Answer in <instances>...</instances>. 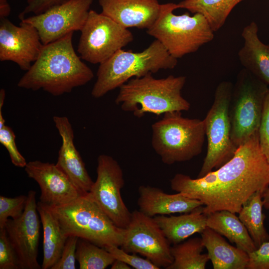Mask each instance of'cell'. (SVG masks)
<instances>
[{"mask_svg": "<svg viewBox=\"0 0 269 269\" xmlns=\"http://www.w3.org/2000/svg\"><path fill=\"white\" fill-rule=\"evenodd\" d=\"M170 186L173 190L200 201L206 215L221 210L238 214L252 195L269 187V163L261 150L258 132L216 170L195 179L177 173L170 180Z\"/></svg>", "mask_w": 269, "mask_h": 269, "instance_id": "1", "label": "cell"}, {"mask_svg": "<svg viewBox=\"0 0 269 269\" xmlns=\"http://www.w3.org/2000/svg\"><path fill=\"white\" fill-rule=\"evenodd\" d=\"M73 32L43 45L38 57L19 79L17 86L32 91L42 89L58 96L90 82L94 74L74 50Z\"/></svg>", "mask_w": 269, "mask_h": 269, "instance_id": "2", "label": "cell"}, {"mask_svg": "<svg viewBox=\"0 0 269 269\" xmlns=\"http://www.w3.org/2000/svg\"><path fill=\"white\" fill-rule=\"evenodd\" d=\"M185 76L169 75L156 79L152 74L134 78L122 85L115 100L125 112L137 118L146 113L160 116L168 112L187 111L190 104L181 95Z\"/></svg>", "mask_w": 269, "mask_h": 269, "instance_id": "3", "label": "cell"}, {"mask_svg": "<svg viewBox=\"0 0 269 269\" xmlns=\"http://www.w3.org/2000/svg\"><path fill=\"white\" fill-rule=\"evenodd\" d=\"M177 59L158 40L140 52L120 49L100 64L91 95L101 98L134 78H140L162 69H173Z\"/></svg>", "mask_w": 269, "mask_h": 269, "instance_id": "4", "label": "cell"}, {"mask_svg": "<svg viewBox=\"0 0 269 269\" xmlns=\"http://www.w3.org/2000/svg\"><path fill=\"white\" fill-rule=\"evenodd\" d=\"M177 8V4L173 2L161 4L157 19L146 31L177 59L196 52L214 37L204 16L198 13L177 15L173 11Z\"/></svg>", "mask_w": 269, "mask_h": 269, "instance_id": "5", "label": "cell"}, {"mask_svg": "<svg viewBox=\"0 0 269 269\" xmlns=\"http://www.w3.org/2000/svg\"><path fill=\"white\" fill-rule=\"evenodd\" d=\"M50 208L66 236H76L104 248L122 245L124 229L117 227L88 194Z\"/></svg>", "mask_w": 269, "mask_h": 269, "instance_id": "6", "label": "cell"}, {"mask_svg": "<svg viewBox=\"0 0 269 269\" xmlns=\"http://www.w3.org/2000/svg\"><path fill=\"white\" fill-rule=\"evenodd\" d=\"M151 144L163 163L171 165L191 160L203 147V120L182 117L181 112H168L152 125Z\"/></svg>", "mask_w": 269, "mask_h": 269, "instance_id": "7", "label": "cell"}, {"mask_svg": "<svg viewBox=\"0 0 269 269\" xmlns=\"http://www.w3.org/2000/svg\"><path fill=\"white\" fill-rule=\"evenodd\" d=\"M269 87L244 68L238 73L229 106L231 138L237 148L259 132Z\"/></svg>", "mask_w": 269, "mask_h": 269, "instance_id": "8", "label": "cell"}, {"mask_svg": "<svg viewBox=\"0 0 269 269\" xmlns=\"http://www.w3.org/2000/svg\"><path fill=\"white\" fill-rule=\"evenodd\" d=\"M233 88L230 81H222L218 85L212 105L203 120L207 149L198 178L226 163L238 148L231 138L229 106Z\"/></svg>", "mask_w": 269, "mask_h": 269, "instance_id": "9", "label": "cell"}, {"mask_svg": "<svg viewBox=\"0 0 269 269\" xmlns=\"http://www.w3.org/2000/svg\"><path fill=\"white\" fill-rule=\"evenodd\" d=\"M77 51L80 58L100 64L134 40L132 33L110 17L90 10L80 30Z\"/></svg>", "mask_w": 269, "mask_h": 269, "instance_id": "10", "label": "cell"}, {"mask_svg": "<svg viewBox=\"0 0 269 269\" xmlns=\"http://www.w3.org/2000/svg\"><path fill=\"white\" fill-rule=\"evenodd\" d=\"M124 184L123 171L117 161L110 155L100 154L97 158V178L88 195L122 229L128 226L132 214L121 195Z\"/></svg>", "mask_w": 269, "mask_h": 269, "instance_id": "11", "label": "cell"}, {"mask_svg": "<svg viewBox=\"0 0 269 269\" xmlns=\"http://www.w3.org/2000/svg\"><path fill=\"white\" fill-rule=\"evenodd\" d=\"M120 247L128 253L139 254L159 268L166 269L173 261L170 244L160 228L153 217L139 210L132 212Z\"/></svg>", "mask_w": 269, "mask_h": 269, "instance_id": "12", "label": "cell"}, {"mask_svg": "<svg viewBox=\"0 0 269 269\" xmlns=\"http://www.w3.org/2000/svg\"><path fill=\"white\" fill-rule=\"evenodd\" d=\"M93 0H68L46 11L24 18L21 21L37 29L41 42L46 45L83 27Z\"/></svg>", "mask_w": 269, "mask_h": 269, "instance_id": "13", "label": "cell"}, {"mask_svg": "<svg viewBox=\"0 0 269 269\" xmlns=\"http://www.w3.org/2000/svg\"><path fill=\"white\" fill-rule=\"evenodd\" d=\"M40 216L37 209L36 192L28 191L22 215L8 219L4 228L18 257L21 269H40L37 262L40 235Z\"/></svg>", "mask_w": 269, "mask_h": 269, "instance_id": "14", "label": "cell"}, {"mask_svg": "<svg viewBox=\"0 0 269 269\" xmlns=\"http://www.w3.org/2000/svg\"><path fill=\"white\" fill-rule=\"evenodd\" d=\"M43 46L37 29L31 24L21 21L17 26L7 18H0V61H12L26 71Z\"/></svg>", "mask_w": 269, "mask_h": 269, "instance_id": "15", "label": "cell"}, {"mask_svg": "<svg viewBox=\"0 0 269 269\" xmlns=\"http://www.w3.org/2000/svg\"><path fill=\"white\" fill-rule=\"evenodd\" d=\"M24 169L27 176L39 186V201L50 208L64 205L81 196L67 175L56 164L31 161L27 163Z\"/></svg>", "mask_w": 269, "mask_h": 269, "instance_id": "16", "label": "cell"}, {"mask_svg": "<svg viewBox=\"0 0 269 269\" xmlns=\"http://www.w3.org/2000/svg\"><path fill=\"white\" fill-rule=\"evenodd\" d=\"M53 120L62 141L56 165L67 175L81 195H86L94 182L75 147L72 125L65 116H55Z\"/></svg>", "mask_w": 269, "mask_h": 269, "instance_id": "17", "label": "cell"}, {"mask_svg": "<svg viewBox=\"0 0 269 269\" xmlns=\"http://www.w3.org/2000/svg\"><path fill=\"white\" fill-rule=\"evenodd\" d=\"M103 14L122 26L148 29L157 19L161 4L157 0H98Z\"/></svg>", "mask_w": 269, "mask_h": 269, "instance_id": "18", "label": "cell"}, {"mask_svg": "<svg viewBox=\"0 0 269 269\" xmlns=\"http://www.w3.org/2000/svg\"><path fill=\"white\" fill-rule=\"evenodd\" d=\"M138 191L139 210L151 217L189 213L203 206L200 201L189 198L180 193L167 194L159 188L149 185L140 186Z\"/></svg>", "mask_w": 269, "mask_h": 269, "instance_id": "19", "label": "cell"}, {"mask_svg": "<svg viewBox=\"0 0 269 269\" xmlns=\"http://www.w3.org/2000/svg\"><path fill=\"white\" fill-rule=\"evenodd\" d=\"M258 31V25L254 21L243 28L244 43L238 58L244 69L269 86V44L260 39Z\"/></svg>", "mask_w": 269, "mask_h": 269, "instance_id": "20", "label": "cell"}, {"mask_svg": "<svg viewBox=\"0 0 269 269\" xmlns=\"http://www.w3.org/2000/svg\"><path fill=\"white\" fill-rule=\"evenodd\" d=\"M201 234L214 269H247L248 253L231 245L222 235L208 227Z\"/></svg>", "mask_w": 269, "mask_h": 269, "instance_id": "21", "label": "cell"}, {"mask_svg": "<svg viewBox=\"0 0 269 269\" xmlns=\"http://www.w3.org/2000/svg\"><path fill=\"white\" fill-rule=\"evenodd\" d=\"M203 206L178 216L157 215L153 219L170 244L183 242L193 234L201 233L207 227V215Z\"/></svg>", "mask_w": 269, "mask_h": 269, "instance_id": "22", "label": "cell"}, {"mask_svg": "<svg viewBox=\"0 0 269 269\" xmlns=\"http://www.w3.org/2000/svg\"><path fill=\"white\" fill-rule=\"evenodd\" d=\"M37 209L42 225L43 258L41 268L51 269L60 259L67 238L51 208L41 202Z\"/></svg>", "mask_w": 269, "mask_h": 269, "instance_id": "23", "label": "cell"}, {"mask_svg": "<svg viewBox=\"0 0 269 269\" xmlns=\"http://www.w3.org/2000/svg\"><path fill=\"white\" fill-rule=\"evenodd\" d=\"M206 224L207 227L248 254L257 249L247 229L235 213L228 210L211 213L207 215Z\"/></svg>", "mask_w": 269, "mask_h": 269, "instance_id": "24", "label": "cell"}, {"mask_svg": "<svg viewBox=\"0 0 269 269\" xmlns=\"http://www.w3.org/2000/svg\"><path fill=\"white\" fill-rule=\"evenodd\" d=\"M243 0H184L178 8H185L193 13L202 14L213 30L218 31L224 24L233 8Z\"/></svg>", "mask_w": 269, "mask_h": 269, "instance_id": "25", "label": "cell"}, {"mask_svg": "<svg viewBox=\"0 0 269 269\" xmlns=\"http://www.w3.org/2000/svg\"><path fill=\"white\" fill-rule=\"evenodd\" d=\"M261 192L255 193L243 205L238 217L247 229L257 248L269 241V234L264 226L265 215Z\"/></svg>", "mask_w": 269, "mask_h": 269, "instance_id": "26", "label": "cell"}, {"mask_svg": "<svg viewBox=\"0 0 269 269\" xmlns=\"http://www.w3.org/2000/svg\"><path fill=\"white\" fill-rule=\"evenodd\" d=\"M201 238H194L171 247L173 261L166 269H205L209 261Z\"/></svg>", "mask_w": 269, "mask_h": 269, "instance_id": "27", "label": "cell"}, {"mask_svg": "<svg viewBox=\"0 0 269 269\" xmlns=\"http://www.w3.org/2000/svg\"><path fill=\"white\" fill-rule=\"evenodd\" d=\"M76 259L80 269H105L115 260L105 248L80 238L77 244Z\"/></svg>", "mask_w": 269, "mask_h": 269, "instance_id": "28", "label": "cell"}, {"mask_svg": "<svg viewBox=\"0 0 269 269\" xmlns=\"http://www.w3.org/2000/svg\"><path fill=\"white\" fill-rule=\"evenodd\" d=\"M27 195H20L13 198L0 196V229L4 228L6 221L10 217L19 218L23 213Z\"/></svg>", "mask_w": 269, "mask_h": 269, "instance_id": "29", "label": "cell"}, {"mask_svg": "<svg viewBox=\"0 0 269 269\" xmlns=\"http://www.w3.org/2000/svg\"><path fill=\"white\" fill-rule=\"evenodd\" d=\"M119 247L111 246L106 247L105 249L111 253L115 260H119L126 263L132 268L135 269H160L146 258H141L136 254L128 253Z\"/></svg>", "mask_w": 269, "mask_h": 269, "instance_id": "30", "label": "cell"}, {"mask_svg": "<svg viewBox=\"0 0 269 269\" xmlns=\"http://www.w3.org/2000/svg\"><path fill=\"white\" fill-rule=\"evenodd\" d=\"M16 253L4 228L0 229V269H20Z\"/></svg>", "mask_w": 269, "mask_h": 269, "instance_id": "31", "label": "cell"}, {"mask_svg": "<svg viewBox=\"0 0 269 269\" xmlns=\"http://www.w3.org/2000/svg\"><path fill=\"white\" fill-rule=\"evenodd\" d=\"M0 142L7 149L12 163L18 167H25L27 162L17 149L15 135L11 128L5 125L0 129Z\"/></svg>", "mask_w": 269, "mask_h": 269, "instance_id": "32", "label": "cell"}, {"mask_svg": "<svg viewBox=\"0 0 269 269\" xmlns=\"http://www.w3.org/2000/svg\"><path fill=\"white\" fill-rule=\"evenodd\" d=\"M79 238L67 237L60 259L51 269H75L76 251Z\"/></svg>", "mask_w": 269, "mask_h": 269, "instance_id": "33", "label": "cell"}, {"mask_svg": "<svg viewBox=\"0 0 269 269\" xmlns=\"http://www.w3.org/2000/svg\"><path fill=\"white\" fill-rule=\"evenodd\" d=\"M258 134L261 150L269 163V87Z\"/></svg>", "mask_w": 269, "mask_h": 269, "instance_id": "34", "label": "cell"}, {"mask_svg": "<svg viewBox=\"0 0 269 269\" xmlns=\"http://www.w3.org/2000/svg\"><path fill=\"white\" fill-rule=\"evenodd\" d=\"M248 255L247 269H269V241L263 243Z\"/></svg>", "mask_w": 269, "mask_h": 269, "instance_id": "35", "label": "cell"}, {"mask_svg": "<svg viewBox=\"0 0 269 269\" xmlns=\"http://www.w3.org/2000/svg\"><path fill=\"white\" fill-rule=\"evenodd\" d=\"M68 0H27V5L18 15L21 20L29 13L37 15L42 13L49 9L60 5Z\"/></svg>", "mask_w": 269, "mask_h": 269, "instance_id": "36", "label": "cell"}, {"mask_svg": "<svg viewBox=\"0 0 269 269\" xmlns=\"http://www.w3.org/2000/svg\"><path fill=\"white\" fill-rule=\"evenodd\" d=\"M11 8L6 0H0V18H7L10 14Z\"/></svg>", "mask_w": 269, "mask_h": 269, "instance_id": "37", "label": "cell"}, {"mask_svg": "<svg viewBox=\"0 0 269 269\" xmlns=\"http://www.w3.org/2000/svg\"><path fill=\"white\" fill-rule=\"evenodd\" d=\"M5 97V91L3 88L0 90V128H2L5 125V120L2 113V108L3 106Z\"/></svg>", "mask_w": 269, "mask_h": 269, "instance_id": "38", "label": "cell"}, {"mask_svg": "<svg viewBox=\"0 0 269 269\" xmlns=\"http://www.w3.org/2000/svg\"><path fill=\"white\" fill-rule=\"evenodd\" d=\"M111 269H132L129 265L126 263L119 260H115L111 265Z\"/></svg>", "mask_w": 269, "mask_h": 269, "instance_id": "39", "label": "cell"}, {"mask_svg": "<svg viewBox=\"0 0 269 269\" xmlns=\"http://www.w3.org/2000/svg\"><path fill=\"white\" fill-rule=\"evenodd\" d=\"M264 207L269 209V187L262 194Z\"/></svg>", "mask_w": 269, "mask_h": 269, "instance_id": "40", "label": "cell"}]
</instances>
